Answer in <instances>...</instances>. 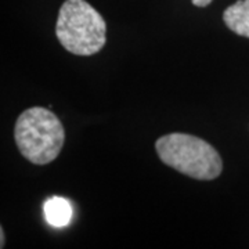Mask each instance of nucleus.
I'll use <instances>...</instances> for the list:
<instances>
[{"mask_svg": "<svg viewBox=\"0 0 249 249\" xmlns=\"http://www.w3.org/2000/svg\"><path fill=\"white\" fill-rule=\"evenodd\" d=\"M14 139L24 158L35 165H47L61 152L65 132L61 121L50 109L32 107L18 116Z\"/></svg>", "mask_w": 249, "mask_h": 249, "instance_id": "1", "label": "nucleus"}, {"mask_svg": "<svg viewBox=\"0 0 249 249\" xmlns=\"http://www.w3.org/2000/svg\"><path fill=\"white\" fill-rule=\"evenodd\" d=\"M55 35L70 53L93 55L107 42V25L86 0H65L58 13Z\"/></svg>", "mask_w": 249, "mask_h": 249, "instance_id": "2", "label": "nucleus"}, {"mask_svg": "<svg viewBox=\"0 0 249 249\" xmlns=\"http://www.w3.org/2000/svg\"><path fill=\"white\" fill-rule=\"evenodd\" d=\"M160 160L168 166L196 180H214L220 176L223 162L208 142L186 133H170L155 142Z\"/></svg>", "mask_w": 249, "mask_h": 249, "instance_id": "3", "label": "nucleus"}, {"mask_svg": "<svg viewBox=\"0 0 249 249\" xmlns=\"http://www.w3.org/2000/svg\"><path fill=\"white\" fill-rule=\"evenodd\" d=\"M224 24L234 34L249 37V0H238L223 13Z\"/></svg>", "mask_w": 249, "mask_h": 249, "instance_id": "4", "label": "nucleus"}, {"mask_svg": "<svg viewBox=\"0 0 249 249\" xmlns=\"http://www.w3.org/2000/svg\"><path fill=\"white\" fill-rule=\"evenodd\" d=\"M45 217L49 224L54 227H64L72 219V205L60 196H53L47 199L43 206Z\"/></svg>", "mask_w": 249, "mask_h": 249, "instance_id": "5", "label": "nucleus"}, {"mask_svg": "<svg viewBox=\"0 0 249 249\" xmlns=\"http://www.w3.org/2000/svg\"><path fill=\"white\" fill-rule=\"evenodd\" d=\"M191 1L196 7H206L212 3V0H191Z\"/></svg>", "mask_w": 249, "mask_h": 249, "instance_id": "6", "label": "nucleus"}, {"mask_svg": "<svg viewBox=\"0 0 249 249\" xmlns=\"http://www.w3.org/2000/svg\"><path fill=\"white\" fill-rule=\"evenodd\" d=\"M0 238H1V241H0V248H4V230L3 229H0Z\"/></svg>", "mask_w": 249, "mask_h": 249, "instance_id": "7", "label": "nucleus"}]
</instances>
